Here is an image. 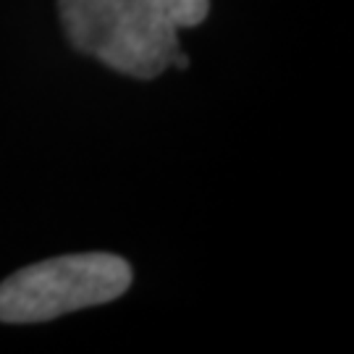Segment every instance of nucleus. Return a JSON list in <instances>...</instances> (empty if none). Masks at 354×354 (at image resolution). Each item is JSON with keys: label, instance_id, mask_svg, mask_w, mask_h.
<instances>
[{"label": "nucleus", "instance_id": "f257e3e1", "mask_svg": "<svg viewBox=\"0 0 354 354\" xmlns=\"http://www.w3.org/2000/svg\"><path fill=\"white\" fill-rule=\"evenodd\" d=\"M66 37L79 53L134 79L174 64L178 29L155 0H58Z\"/></svg>", "mask_w": 354, "mask_h": 354}, {"label": "nucleus", "instance_id": "f03ea898", "mask_svg": "<svg viewBox=\"0 0 354 354\" xmlns=\"http://www.w3.org/2000/svg\"><path fill=\"white\" fill-rule=\"evenodd\" d=\"M131 286V266L108 252L61 254L0 283V323H42L113 302Z\"/></svg>", "mask_w": 354, "mask_h": 354}, {"label": "nucleus", "instance_id": "7ed1b4c3", "mask_svg": "<svg viewBox=\"0 0 354 354\" xmlns=\"http://www.w3.org/2000/svg\"><path fill=\"white\" fill-rule=\"evenodd\" d=\"M176 29H189L205 21L210 11V0H155Z\"/></svg>", "mask_w": 354, "mask_h": 354}]
</instances>
